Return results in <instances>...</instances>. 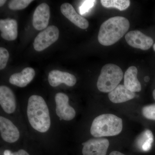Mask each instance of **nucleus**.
Masks as SVG:
<instances>
[{
	"instance_id": "4be33fe9",
	"label": "nucleus",
	"mask_w": 155,
	"mask_h": 155,
	"mask_svg": "<svg viewBox=\"0 0 155 155\" xmlns=\"http://www.w3.org/2000/svg\"><path fill=\"white\" fill-rule=\"evenodd\" d=\"M9 58L8 50L5 48H0V69L2 70L5 68Z\"/></svg>"
},
{
	"instance_id": "9b49d317",
	"label": "nucleus",
	"mask_w": 155,
	"mask_h": 155,
	"mask_svg": "<svg viewBox=\"0 0 155 155\" xmlns=\"http://www.w3.org/2000/svg\"><path fill=\"white\" fill-rule=\"evenodd\" d=\"M48 81L50 85L53 87L59 86L62 83L72 87L75 85L77 79L74 75L68 72L54 70L49 73Z\"/></svg>"
},
{
	"instance_id": "412c9836",
	"label": "nucleus",
	"mask_w": 155,
	"mask_h": 155,
	"mask_svg": "<svg viewBox=\"0 0 155 155\" xmlns=\"http://www.w3.org/2000/svg\"><path fill=\"white\" fill-rule=\"evenodd\" d=\"M142 114L147 119L155 120V104L144 107L142 109Z\"/></svg>"
},
{
	"instance_id": "aec40b11",
	"label": "nucleus",
	"mask_w": 155,
	"mask_h": 155,
	"mask_svg": "<svg viewBox=\"0 0 155 155\" xmlns=\"http://www.w3.org/2000/svg\"><path fill=\"white\" fill-rule=\"evenodd\" d=\"M32 0H12L8 4V8L12 10H21L27 8Z\"/></svg>"
},
{
	"instance_id": "c85d7f7f",
	"label": "nucleus",
	"mask_w": 155,
	"mask_h": 155,
	"mask_svg": "<svg viewBox=\"0 0 155 155\" xmlns=\"http://www.w3.org/2000/svg\"><path fill=\"white\" fill-rule=\"evenodd\" d=\"M153 97L154 99L155 100V89L154 90L153 93Z\"/></svg>"
},
{
	"instance_id": "f03ea898",
	"label": "nucleus",
	"mask_w": 155,
	"mask_h": 155,
	"mask_svg": "<svg viewBox=\"0 0 155 155\" xmlns=\"http://www.w3.org/2000/svg\"><path fill=\"white\" fill-rule=\"evenodd\" d=\"M129 27L130 22L125 17H111L101 25L98 35V41L103 45H112L124 36Z\"/></svg>"
},
{
	"instance_id": "f3484780",
	"label": "nucleus",
	"mask_w": 155,
	"mask_h": 155,
	"mask_svg": "<svg viewBox=\"0 0 155 155\" xmlns=\"http://www.w3.org/2000/svg\"><path fill=\"white\" fill-rule=\"evenodd\" d=\"M137 69L134 66L129 67L124 75V85L130 91L135 92L141 91L140 82L137 78Z\"/></svg>"
},
{
	"instance_id": "cd10ccee",
	"label": "nucleus",
	"mask_w": 155,
	"mask_h": 155,
	"mask_svg": "<svg viewBox=\"0 0 155 155\" xmlns=\"http://www.w3.org/2000/svg\"><path fill=\"white\" fill-rule=\"evenodd\" d=\"M149 80V77H148V76H146V77L144 78V81L146 82H147V81H148Z\"/></svg>"
},
{
	"instance_id": "39448f33",
	"label": "nucleus",
	"mask_w": 155,
	"mask_h": 155,
	"mask_svg": "<svg viewBox=\"0 0 155 155\" xmlns=\"http://www.w3.org/2000/svg\"><path fill=\"white\" fill-rule=\"evenodd\" d=\"M59 30L55 25L48 26L40 32L35 39L34 48L37 51H41L49 47L58 40L59 37Z\"/></svg>"
},
{
	"instance_id": "ddd939ff",
	"label": "nucleus",
	"mask_w": 155,
	"mask_h": 155,
	"mask_svg": "<svg viewBox=\"0 0 155 155\" xmlns=\"http://www.w3.org/2000/svg\"><path fill=\"white\" fill-rule=\"evenodd\" d=\"M61 13L69 21L81 29L88 27V21L84 17L78 14L73 6L68 3L62 4L61 7Z\"/></svg>"
},
{
	"instance_id": "b1692460",
	"label": "nucleus",
	"mask_w": 155,
	"mask_h": 155,
	"mask_svg": "<svg viewBox=\"0 0 155 155\" xmlns=\"http://www.w3.org/2000/svg\"><path fill=\"white\" fill-rule=\"evenodd\" d=\"M11 155H30L24 150H20L11 153Z\"/></svg>"
},
{
	"instance_id": "423d86ee",
	"label": "nucleus",
	"mask_w": 155,
	"mask_h": 155,
	"mask_svg": "<svg viewBox=\"0 0 155 155\" xmlns=\"http://www.w3.org/2000/svg\"><path fill=\"white\" fill-rule=\"evenodd\" d=\"M55 101L56 114L60 119L69 121L75 118L76 112L74 108L69 105V97L67 94L58 93L55 96Z\"/></svg>"
},
{
	"instance_id": "393cba45",
	"label": "nucleus",
	"mask_w": 155,
	"mask_h": 155,
	"mask_svg": "<svg viewBox=\"0 0 155 155\" xmlns=\"http://www.w3.org/2000/svg\"><path fill=\"white\" fill-rule=\"evenodd\" d=\"M109 155H125L124 154L122 153L119 152V151H114L112 152Z\"/></svg>"
},
{
	"instance_id": "5701e85b",
	"label": "nucleus",
	"mask_w": 155,
	"mask_h": 155,
	"mask_svg": "<svg viewBox=\"0 0 155 155\" xmlns=\"http://www.w3.org/2000/svg\"><path fill=\"white\" fill-rule=\"evenodd\" d=\"M96 1H84L81 5L79 8L80 14L83 15L88 12L94 6Z\"/></svg>"
},
{
	"instance_id": "1a4fd4ad",
	"label": "nucleus",
	"mask_w": 155,
	"mask_h": 155,
	"mask_svg": "<svg viewBox=\"0 0 155 155\" xmlns=\"http://www.w3.org/2000/svg\"><path fill=\"white\" fill-rule=\"evenodd\" d=\"M0 132L3 140L9 143L16 142L20 137L17 126L11 120L2 116L0 117Z\"/></svg>"
},
{
	"instance_id": "0eeeda50",
	"label": "nucleus",
	"mask_w": 155,
	"mask_h": 155,
	"mask_svg": "<svg viewBox=\"0 0 155 155\" xmlns=\"http://www.w3.org/2000/svg\"><path fill=\"white\" fill-rule=\"evenodd\" d=\"M82 145L83 155H106L110 143L107 139L97 138L89 140Z\"/></svg>"
},
{
	"instance_id": "6ab92c4d",
	"label": "nucleus",
	"mask_w": 155,
	"mask_h": 155,
	"mask_svg": "<svg viewBox=\"0 0 155 155\" xmlns=\"http://www.w3.org/2000/svg\"><path fill=\"white\" fill-rule=\"evenodd\" d=\"M103 7L106 8H114L120 11H125L130 6L129 0H101V1Z\"/></svg>"
},
{
	"instance_id": "dca6fc26",
	"label": "nucleus",
	"mask_w": 155,
	"mask_h": 155,
	"mask_svg": "<svg viewBox=\"0 0 155 155\" xmlns=\"http://www.w3.org/2000/svg\"><path fill=\"white\" fill-rule=\"evenodd\" d=\"M135 97L134 92L130 91L122 84L118 85L108 95L110 101L115 104L125 102L134 98Z\"/></svg>"
},
{
	"instance_id": "c756f323",
	"label": "nucleus",
	"mask_w": 155,
	"mask_h": 155,
	"mask_svg": "<svg viewBox=\"0 0 155 155\" xmlns=\"http://www.w3.org/2000/svg\"><path fill=\"white\" fill-rule=\"evenodd\" d=\"M153 49L154 50V51H155V43L154 44V45H153Z\"/></svg>"
},
{
	"instance_id": "2eb2a0df",
	"label": "nucleus",
	"mask_w": 155,
	"mask_h": 155,
	"mask_svg": "<svg viewBox=\"0 0 155 155\" xmlns=\"http://www.w3.org/2000/svg\"><path fill=\"white\" fill-rule=\"evenodd\" d=\"M35 75V71L33 68L27 67L22 72L11 75L9 78V82L19 87H25L32 81Z\"/></svg>"
},
{
	"instance_id": "bb28decb",
	"label": "nucleus",
	"mask_w": 155,
	"mask_h": 155,
	"mask_svg": "<svg viewBox=\"0 0 155 155\" xmlns=\"http://www.w3.org/2000/svg\"><path fill=\"white\" fill-rule=\"evenodd\" d=\"M6 2H7V1H5V0H1V1H0V6L2 7V6L4 5Z\"/></svg>"
},
{
	"instance_id": "4468645a",
	"label": "nucleus",
	"mask_w": 155,
	"mask_h": 155,
	"mask_svg": "<svg viewBox=\"0 0 155 155\" xmlns=\"http://www.w3.org/2000/svg\"><path fill=\"white\" fill-rule=\"evenodd\" d=\"M1 36L6 40L14 41L18 36V24L15 19H7L0 20Z\"/></svg>"
},
{
	"instance_id": "9d476101",
	"label": "nucleus",
	"mask_w": 155,
	"mask_h": 155,
	"mask_svg": "<svg viewBox=\"0 0 155 155\" xmlns=\"http://www.w3.org/2000/svg\"><path fill=\"white\" fill-rule=\"evenodd\" d=\"M50 18L49 6L42 3L37 7L34 13L32 25L35 29L42 30L47 28Z\"/></svg>"
},
{
	"instance_id": "f257e3e1",
	"label": "nucleus",
	"mask_w": 155,
	"mask_h": 155,
	"mask_svg": "<svg viewBox=\"0 0 155 155\" xmlns=\"http://www.w3.org/2000/svg\"><path fill=\"white\" fill-rule=\"evenodd\" d=\"M27 115L28 122L35 130L45 133L51 125L49 110L42 97L33 95L28 100Z\"/></svg>"
},
{
	"instance_id": "20e7f679",
	"label": "nucleus",
	"mask_w": 155,
	"mask_h": 155,
	"mask_svg": "<svg viewBox=\"0 0 155 155\" xmlns=\"http://www.w3.org/2000/svg\"><path fill=\"white\" fill-rule=\"evenodd\" d=\"M123 77L122 69L115 64H106L102 68L97 82L100 91L110 93L119 85Z\"/></svg>"
},
{
	"instance_id": "a878e982",
	"label": "nucleus",
	"mask_w": 155,
	"mask_h": 155,
	"mask_svg": "<svg viewBox=\"0 0 155 155\" xmlns=\"http://www.w3.org/2000/svg\"><path fill=\"white\" fill-rule=\"evenodd\" d=\"M11 152L9 150H6L4 152V155H11Z\"/></svg>"
},
{
	"instance_id": "7ed1b4c3",
	"label": "nucleus",
	"mask_w": 155,
	"mask_h": 155,
	"mask_svg": "<svg viewBox=\"0 0 155 155\" xmlns=\"http://www.w3.org/2000/svg\"><path fill=\"white\" fill-rule=\"evenodd\" d=\"M123 127L122 119L112 114H104L97 116L93 121L91 134L99 138L113 136L121 133Z\"/></svg>"
},
{
	"instance_id": "a211bd4d",
	"label": "nucleus",
	"mask_w": 155,
	"mask_h": 155,
	"mask_svg": "<svg viewBox=\"0 0 155 155\" xmlns=\"http://www.w3.org/2000/svg\"><path fill=\"white\" fill-rule=\"evenodd\" d=\"M153 142V136L149 130L143 131L138 137L136 140L137 145L143 151H148L151 148Z\"/></svg>"
},
{
	"instance_id": "6e6552de",
	"label": "nucleus",
	"mask_w": 155,
	"mask_h": 155,
	"mask_svg": "<svg viewBox=\"0 0 155 155\" xmlns=\"http://www.w3.org/2000/svg\"><path fill=\"white\" fill-rule=\"evenodd\" d=\"M125 38L130 46L142 50L149 49L153 43L151 38L147 36L139 30L129 31L126 34Z\"/></svg>"
},
{
	"instance_id": "f8f14e48",
	"label": "nucleus",
	"mask_w": 155,
	"mask_h": 155,
	"mask_svg": "<svg viewBox=\"0 0 155 155\" xmlns=\"http://www.w3.org/2000/svg\"><path fill=\"white\" fill-rule=\"evenodd\" d=\"M0 104L7 114H13L16 110L15 94L11 88L5 85L0 87Z\"/></svg>"
}]
</instances>
